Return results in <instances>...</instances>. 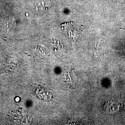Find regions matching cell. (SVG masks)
Listing matches in <instances>:
<instances>
[{"mask_svg": "<svg viewBox=\"0 0 125 125\" xmlns=\"http://www.w3.org/2000/svg\"><path fill=\"white\" fill-rule=\"evenodd\" d=\"M37 10L40 12H45L49 9V4L45 0H39L35 4Z\"/></svg>", "mask_w": 125, "mask_h": 125, "instance_id": "6da1fadb", "label": "cell"}]
</instances>
